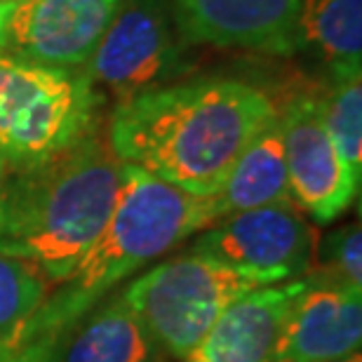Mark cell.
<instances>
[{
	"label": "cell",
	"mask_w": 362,
	"mask_h": 362,
	"mask_svg": "<svg viewBox=\"0 0 362 362\" xmlns=\"http://www.w3.org/2000/svg\"><path fill=\"white\" fill-rule=\"evenodd\" d=\"M289 195L315 221L329 223L356 200L360 181L339 156L325 127L317 94H296L278 108Z\"/></svg>",
	"instance_id": "9c48e42d"
},
{
	"label": "cell",
	"mask_w": 362,
	"mask_h": 362,
	"mask_svg": "<svg viewBox=\"0 0 362 362\" xmlns=\"http://www.w3.org/2000/svg\"><path fill=\"white\" fill-rule=\"evenodd\" d=\"M122 0H10L0 10V52L42 66L83 69Z\"/></svg>",
	"instance_id": "ba28073f"
},
{
	"label": "cell",
	"mask_w": 362,
	"mask_h": 362,
	"mask_svg": "<svg viewBox=\"0 0 362 362\" xmlns=\"http://www.w3.org/2000/svg\"><path fill=\"white\" fill-rule=\"evenodd\" d=\"M275 113L278 104L250 83L177 81L118 101L106 136L122 163L209 198Z\"/></svg>",
	"instance_id": "6da1fadb"
},
{
	"label": "cell",
	"mask_w": 362,
	"mask_h": 362,
	"mask_svg": "<svg viewBox=\"0 0 362 362\" xmlns=\"http://www.w3.org/2000/svg\"><path fill=\"white\" fill-rule=\"evenodd\" d=\"M308 278L264 285L233 301L184 362H275L282 329Z\"/></svg>",
	"instance_id": "7c38bea8"
},
{
	"label": "cell",
	"mask_w": 362,
	"mask_h": 362,
	"mask_svg": "<svg viewBox=\"0 0 362 362\" xmlns=\"http://www.w3.org/2000/svg\"><path fill=\"white\" fill-rule=\"evenodd\" d=\"M52 292V282L33 262L0 255V341L17 332Z\"/></svg>",
	"instance_id": "e0dca14e"
},
{
	"label": "cell",
	"mask_w": 362,
	"mask_h": 362,
	"mask_svg": "<svg viewBox=\"0 0 362 362\" xmlns=\"http://www.w3.org/2000/svg\"><path fill=\"white\" fill-rule=\"evenodd\" d=\"M320 278L362 289V230L358 223H349L325 238L320 245Z\"/></svg>",
	"instance_id": "ac0fdd59"
},
{
	"label": "cell",
	"mask_w": 362,
	"mask_h": 362,
	"mask_svg": "<svg viewBox=\"0 0 362 362\" xmlns=\"http://www.w3.org/2000/svg\"><path fill=\"white\" fill-rule=\"evenodd\" d=\"M52 341L10 344L0 341V362H45Z\"/></svg>",
	"instance_id": "d6986e66"
},
{
	"label": "cell",
	"mask_w": 362,
	"mask_h": 362,
	"mask_svg": "<svg viewBox=\"0 0 362 362\" xmlns=\"http://www.w3.org/2000/svg\"><path fill=\"white\" fill-rule=\"evenodd\" d=\"M186 47L172 0H122L83 74L122 101L177 83L188 69Z\"/></svg>",
	"instance_id": "8992f818"
},
{
	"label": "cell",
	"mask_w": 362,
	"mask_h": 362,
	"mask_svg": "<svg viewBox=\"0 0 362 362\" xmlns=\"http://www.w3.org/2000/svg\"><path fill=\"white\" fill-rule=\"evenodd\" d=\"M334 362H362V360H360V353H358V356H351V358H346V360H334Z\"/></svg>",
	"instance_id": "44dd1931"
},
{
	"label": "cell",
	"mask_w": 362,
	"mask_h": 362,
	"mask_svg": "<svg viewBox=\"0 0 362 362\" xmlns=\"http://www.w3.org/2000/svg\"><path fill=\"white\" fill-rule=\"evenodd\" d=\"M122 160L99 125L0 186V255L33 262L59 285L76 271L111 216Z\"/></svg>",
	"instance_id": "7a4b0ae2"
},
{
	"label": "cell",
	"mask_w": 362,
	"mask_h": 362,
	"mask_svg": "<svg viewBox=\"0 0 362 362\" xmlns=\"http://www.w3.org/2000/svg\"><path fill=\"white\" fill-rule=\"evenodd\" d=\"M99 92L83 69L42 66L0 52V160L33 168L97 127Z\"/></svg>",
	"instance_id": "277c9868"
},
{
	"label": "cell",
	"mask_w": 362,
	"mask_h": 362,
	"mask_svg": "<svg viewBox=\"0 0 362 362\" xmlns=\"http://www.w3.org/2000/svg\"><path fill=\"white\" fill-rule=\"evenodd\" d=\"M266 282L306 275L315 255V235L294 202L228 214L200 230L191 250Z\"/></svg>",
	"instance_id": "52a82bcc"
},
{
	"label": "cell",
	"mask_w": 362,
	"mask_h": 362,
	"mask_svg": "<svg viewBox=\"0 0 362 362\" xmlns=\"http://www.w3.org/2000/svg\"><path fill=\"white\" fill-rule=\"evenodd\" d=\"M0 3H10V0H0Z\"/></svg>",
	"instance_id": "7402d4cb"
},
{
	"label": "cell",
	"mask_w": 362,
	"mask_h": 362,
	"mask_svg": "<svg viewBox=\"0 0 362 362\" xmlns=\"http://www.w3.org/2000/svg\"><path fill=\"white\" fill-rule=\"evenodd\" d=\"M308 282L287 315L275 362H334L358 356L362 346V289L320 275Z\"/></svg>",
	"instance_id": "8fae6325"
},
{
	"label": "cell",
	"mask_w": 362,
	"mask_h": 362,
	"mask_svg": "<svg viewBox=\"0 0 362 362\" xmlns=\"http://www.w3.org/2000/svg\"><path fill=\"white\" fill-rule=\"evenodd\" d=\"M301 0H172L188 47L212 45L266 54H294Z\"/></svg>",
	"instance_id": "30bf717a"
},
{
	"label": "cell",
	"mask_w": 362,
	"mask_h": 362,
	"mask_svg": "<svg viewBox=\"0 0 362 362\" xmlns=\"http://www.w3.org/2000/svg\"><path fill=\"white\" fill-rule=\"evenodd\" d=\"M158 351L122 294H115L64 329L45 362H156Z\"/></svg>",
	"instance_id": "4fadbf2b"
},
{
	"label": "cell",
	"mask_w": 362,
	"mask_h": 362,
	"mask_svg": "<svg viewBox=\"0 0 362 362\" xmlns=\"http://www.w3.org/2000/svg\"><path fill=\"white\" fill-rule=\"evenodd\" d=\"M0 10H3V3H0Z\"/></svg>",
	"instance_id": "603a6c76"
},
{
	"label": "cell",
	"mask_w": 362,
	"mask_h": 362,
	"mask_svg": "<svg viewBox=\"0 0 362 362\" xmlns=\"http://www.w3.org/2000/svg\"><path fill=\"white\" fill-rule=\"evenodd\" d=\"M5 175H7V168H5V163L0 160V186H3V181H5Z\"/></svg>",
	"instance_id": "ffe728a7"
},
{
	"label": "cell",
	"mask_w": 362,
	"mask_h": 362,
	"mask_svg": "<svg viewBox=\"0 0 362 362\" xmlns=\"http://www.w3.org/2000/svg\"><path fill=\"white\" fill-rule=\"evenodd\" d=\"M214 221L209 198L191 195L146 170L122 163L118 195L97 240L76 271L3 341H54L64 329L104 301L115 285Z\"/></svg>",
	"instance_id": "3957f363"
},
{
	"label": "cell",
	"mask_w": 362,
	"mask_h": 362,
	"mask_svg": "<svg viewBox=\"0 0 362 362\" xmlns=\"http://www.w3.org/2000/svg\"><path fill=\"white\" fill-rule=\"evenodd\" d=\"M296 52L317 57L329 76L362 71V0H301Z\"/></svg>",
	"instance_id": "9a60e30c"
},
{
	"label": "cell",
	"mask_w": 362,
	"mask_h": 362,
	"mask_svg": "<svg viewBox=\"0 0 362 362\" xmlns=\"http://www.w3.org/2000/svg\"><path fill=\"white\" fill-rule=\"evenodd\" d=\"M325 127L351 175L362 179V71L329 76L317 94Z\"/></svg>",
	"instance_id": "2e32d148"
},
{
	"label": "cell",
	"mask_w": 362,
	"mask_h": 362,
	"mask_svg": "<svg viewBox=\"0 0 362 362\" xmlns=\"http://www.w3.org/2000/svg\"><path fill=\"white\" fill-rule=\"evenodd\" d=\"M209 202L216 221L247 209L294 202L289 195L285 141L278 113L245 146L221 188L209 195Z\"/></svg>",
	"instance_id": "5bb4252c"
},
{
	"label": "cell",
	"mask_w": 362,
	"mask_h": 362,
	"mask_svg": "<svg viewBox=\"0 0 362 362\" xmlns=\"http://www.w3.org/2000/svg\"><path fill=\"white\" fill-rule=\"evenodd\" d=\"M264 285L271 282L186 252L153 266L120 294L158 349L184 358L230 303Z\"/></svg>",
	"instance_id": "5b68a950"
}]
</instances>
